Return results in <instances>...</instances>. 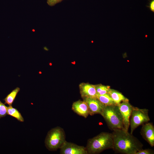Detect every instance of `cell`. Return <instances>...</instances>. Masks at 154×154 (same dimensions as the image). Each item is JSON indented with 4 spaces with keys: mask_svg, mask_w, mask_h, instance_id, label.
<instances>
[{
    "mask_svg": "<svg viewBox=\"0 0 154 154\" xmlns=\"http://www.w3.org/2000/svg\"><path fill=\"white\" fill-rule=\"evenodd\" d=\"M153 153V151L151 149H142L136 152L135 154H152Z\"/></svg>",
    "mask_w": 154,
    "mask_h": 154,
    "instance_id": "cell-18",
    "label": "cell"
},
{
    "mask_svg": "<svg viewBox=\"0 0 154 154\" xmlns=\"http://www.w3.org/2000/svg\"><path fill=\"white\" fill-rule=\"evenodd\" d=\"M7 114L15 118L19 121L22 122L24 121V119L21 113L12 106L7 107Z\"/></svg>",
    "mask_w": 154,
    "mask_h": 154,
    "instance_id": "cell-13",
    "label": "cell"
},
{
    "mask_svg": "<svg viewBox=\"0 0 154 154\" xmlns=\"http://www.w3.org/2000/svg\"><path fill=\"white\" fill-rule=\"evenodd\" d=\"M100 115L112 130L115 129H124L122 118L118 105L105 106Z\"/></svg>",
    "mask_w": 154,
    "mask_h": 154,
    "instance_id": "cell-3",
    "label": "cell"
},
{
    "mask_svg": "<svg viewBox=\"0 0 154 154\" xmlns=\"http://www.w3.org/2000/svg\"><path fill=\"white\" fill-rule=\"evenodd\" d=\"M79 88L80 93L82 98H97L95 85L83 82L79 84Z\"/></svg>",
    "mask_w": 154,
    "mask_h": 154,
    "instance_id": "cell-10",
    "label": "cell"
},
{
    "mask_svg": "<svg viewBox=\"0 0 154 154\" xmlns=\"http://www.w3.org/2000/svg\"><path fill=\"white\" fill-rule=\"evenodd\" d=\"M108 93L114 102L117 105L123 101H128V99L121 93L114 90L110 88Z\"/></svg>",
    "mask_w": 154,
    "mask_h": 154,
    "instance_id": "cell-12",
    "label": "cell"
},
{
    "mask_svg": "<svg viewBox=\"0 0 154 154\" xmlns=\"http://www.w3.org/2000/svg\"><path fill=\"white\" fill-rule=\"evenodd\" d=\"M129 121L130 133L132 134L134 130L138 126L150 120L148 110L133 107Z\"/></svg>",
    "mask_w": 154,
    "mask_h": 154,
    "instance_id": "cell-5",
    "label": "cell"
},
{
    "mask_svg": "<svg viewBox=\"0 0 154 154\" xmlns=\"http://www.w3.org/2000/svg\"><path fill=\"white\" fill-rule=\"evenodd\" d=\"M141 135L152 147L154 146V127L151 123L143 124L141 129Z\"/></svg>",
    "mask_w": 154,
    "mask_h": 154,
    "instance_id": "cell-9",
    "label": "cell"
},
{
    "mask_svg": "<svg viewBox=\"0 0 154 154\" xmlns=\"http://www.w3.org/2000/svg\"><path fill=\"white\" fill-rule=\"evenodd\" d=\"M7 107L0 100V118L5 117L7 114Z\"/></svg>",
    "mask_w": 154,
    "mask_h": 154,
    "instance_id": "cell-17",
    "label": "cell"
},
{
    "mask_svg": "<svg viewBox=\"0 0 154 154\" xmlns=\"http://www.w3.org/2000/svg\"><path fill=\"white\" fill-rule=\"evenodd\" d=\"M97 98L105 106L116 105L108 93L97 96Z\"/></svg>",
    "mask_w": 154,
    "mask_h": 154,
    "instance_id": "cell-15",
    "label": "cell"
},
{
    "mask_svg": "<svg viewBox=\"0 0 154 154\" xmlns=\"http://www.w3.org/2000/svg\"><path fill=\"white\" fill-rule=\"evenodd\" d=\"M89 154H96L103 151L113 148L112 133L102 132L90 139L87 141L86 147Z\"/></svg>",
    "mask_w": 154,
    "mask_h": 154,
    "instance_id": "cell-2",
    "label": "cell"
},
{
    "mask_svg": "<svg viewBox=\"0 0 154 154\" xmlns=\"http://www.w3.org/2000/svg\"><path fill=\"white\" fill-rule=\"evenodd\" d=\"M97 96L108 93L110 89L109 86L101 84L95 85Z\"/></svg>",
    "mask_w": 154,
    "mask_h": 154,
    "instance_id": "cell-16",
    "label": "cell"
},
{
    "mask_svg": "<svg viewBox=\"0 0 154 154\" xmlns=\"http://www.w3.org/2000/svg\"><path fill=\"white\" fill-rule=\"evenodd\" d=\"M20 88L17 87L13 90L3 99L5 101V104H7L9 106H12L15 98L19 92Z\"/></svg>",
    "mask_w": 154,
    "mask_h": 154,
    "instance_id": "cell-14",
    "label": "cell"
},
{
    "mask_svg": "<svg viewBox=\"0 0 154 154\" xmlns=\"http://www.w3.org/2000/svg\"><path fill=\"white\" fill-rule=\"evenodd\" d=\"M66 141L64 130L62 128L57 126L48 131L45 139V144L48 150L54 151L60 149Z\"/></svg>",
    "mask_w": 154,
    "mask_h": 154,
    "instance_id": "cell-4",
    "label": "cell"
},
{
    "mask_svg": "<svg viewBox=\"0 0 154 154\" xmlns=\"http://www.w3.org/2000/svg\"><path fill=\"white\" fill-rule=\"evenodd\" d=\"M60 154H88L86 147L66 141L60 148Z\"/></svg>",
    "mask_w": 154,
    "mask_h": 154,
    "instance_id": "cell-7",
    "label": "cell"
},
{
    "mask_svg": "<svg viewBox=\"0 0 154 154\" xmlns=\"http://www.w3.org/2000/svg\"><path fill=\"white\" fill-rule=\"evenodd\" d=\"M118 106L122 116L124 129L128 131L130 119L133 107L128 101L122 102Z\"/></svg>",
    "mask_w": 154,
    "mask_h": 154,
    "instance_id": "cell-6",
    "label": "cell"
},
{
    "mask_svg": "<svg viewBox=\"0 0 154 154\" xmlns=\"http://www.w3.org/2000/svg\"><path fill=\"white\" fill-rule=\"evenodd\" d=\"M149 4V6H147L149 7L151 11L153 12L154 11V0H152L150 1Z\"/></svg>",
    "mask_w": 154,
    "mask_h": 154,
    "instance_id": "cell-20",
    "label": "cell"
},
{
    "mask_svg": "<svg viewBox=\"0 0 154 154\" xmlns=\"http://www.w3.org/2000/svg\"><path fill=\"white\" fill-rule=\"evenodd\" d=\"M72 110L77 114L85 118L89 115L88 106L83 100H78L73 102Z\"/></svg>",
    "mask_w": 154,
    "mask_h": 154,
    "instance_id": "cell-11",
    "label": "cell"
},
{
    "mask_svg": "<svg viewBox=\"0 0 154 154\" xmlns=\"http://www.w3.org/2000/svg\"><path fill=\"white\" fill-rule=\"evenodd\" d=\"M113 131V149L116 152L125 154H135L143 149L142 144L132 134L124 129H115Z\"/></svg>",
    "mask_w": 154,
    "mask_h": 154,
    "instance_id": "cell-1",
    "label": "cell"
},
{
    "mask_svg": "<svg viewBox=\"0 0 154 154\" xmlns=\"http://www.w3.org/2000/svg\"><path fill=\"white\" fill-rule=\"evenodd\" d=\"M82 98L88 106L89 115L92 116L96 114H101L105 106L97 98Z\"/></svg>",
    "mask_w": 154,
    "mask_h": 154,
    "instance_id": "cell-8",
    "label": "cell"
},
{
    "mask_svg": "<svg viewBox=\"0 0 154 154\" xmlns=\"http://www.w3.org/2000/svg\"><path fill=\"white\" fill-rule=\"evenodd\" d=\"M63 0H47V3L49 6H53L61 2Z\"/></svg>",
    "mask_w": 154,
    "mask_h": 154,
    "instance_id": "cell-19",
    "label": "cell"
}]
</instances>
